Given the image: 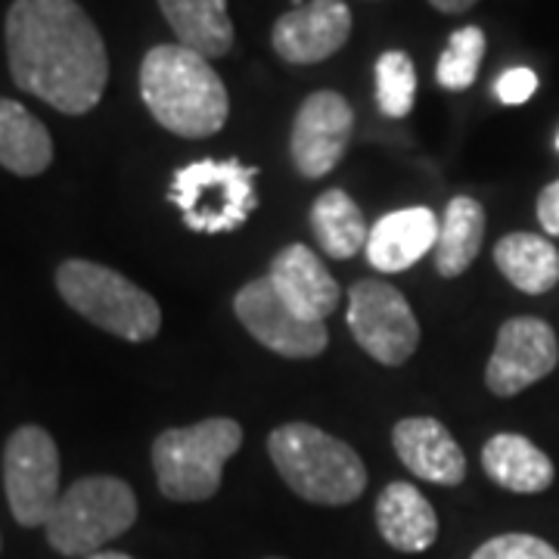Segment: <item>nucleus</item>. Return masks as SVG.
<instances>
[{
  "instance_id": "nucleus-18",
  "label": "nucleus",
  "mask_w": 559,
  "mask_h": 559,
  "mask_svg": "<svg viewBox=\"0 0 559 559\" xmlns=\"http://www.w3.org/2000/svg\"><path fill=\"white\" fill-rule=\"evenodd\" d=\"M481 466L488 479L513 495H540L554 485V463L535 441L516 432H500L481 448Z\"/></svg>"
},
{
  "instance_id": "nucleus-11",
  "label": "nucleus",
  "mask_w": 559,
  "mask_h": 559,
  "mask_svg": "<svg viewBox=\"0 0 559 559\" xmlns=\"http://www.w3.org/2000/svg\"><path fill=\"white\" fill-rule=\"evenodd\" d=\"M559 360V342L540 318H510L498 333V345L485 367V382L498 399H513L535 385Z\"/></svg>"
},
{
  "instance_id": "nucleus-20",
  "label": "nucleus",
  "mask_w": 559,
  "mask_h": 559,
  "mask_svg": "<svg viewBox=\"0 0 559 559\" xmlns=\"http://www.w3.org/2000/svg\"><path fill=\"white\" fill-rule=\"evenodd\" d=\"M159 10L178 35L180 47L197 50L205 60L224 57L234 47L227 0H159Z\"/></svg>"
},
{
  "instance_id": "nucleus-2",
  "label": "nucleus",
  "mask_w": 559,
  "mask_h": 559,
  "mask_svg": "<svg viewBox=\"0 0 559 559\" xmlns=\"http://www.w3.org/2000/svg\"><path fill=\"white\" fill-rule=\"evenodd\" d=\"M140 97L165 131L187 140L212 138L230 116L218 72L190 47L159 44L140 62Z\"/></svg>"
},
{
  "instance_id": "nucleus-3",
  "label": "nucleus",
  "mask_w": 559,
  "mask_h": 559,
  "mask_svg": "<svg viewBox=\"0 0 559 559\" xmlns=\"http://www.w3.org/2000/svg\"><path fill=\"white\" fill-rule=\"evenodd\" d=\"M267 454L283 481L311 503L342 507L364 495L367 466L352 444L311 423H286L271 432Z\"/></svg>"
},
{
  "instance_id": "nucleus-23",
  "label": "nucleus",
  "mask_w": 559,
  "mask_h": 559,
  "mask_svg": "<svg viewBox=\"0 0 559 559\" xmlns=\"http://www.w3.org/2000/svg\"><path fill=\"white\" fill-rule=\"evenodd\" d=\"M311 230L330 259H352L367 249L370 224L345 190H326L311 209Z\"/></svg>"
},
{
  "instance_id": "nucleus-16",
  "label": "nucleus",
  "mask_w": 559,
  "mask_h": 559,
  "mask_svg": "<svg viewBox=\"0 0 559 559\" xmlns=\"http://www.w3.org/2000/svg\"><path fill=\"white\" fill-rule=\"evenodd\" d=\"M436 240H439V218L432 215V209L414 205V209L389 212L370 227L367 261L382 274H399L414 267L426 252H432Z\"/></svg>"
},
{
  "instance_id": "nucleus-27",
  "label": "nucleus",
  "mask_w": 559,
  "mask_h": 559,
  "mask_svg": "<svg viewBox=\"0 0 559 559\" xmlns=\"http://www.w3.org/2000/svg\"><path fill=\"white\" fill-rule=\"evenodd\" d=\"M538 91V75L532 69H510L503 72L495 84V94L500 97V103L507 106H520L525 103L532 94Z\"/></svg>"
},
{
  "instance_id": "nucleus-5",
  "label": "nucleus",
  "mask_w": 559,
  "mask_h": 559,
  "mask_svg": "<svg viewBox=\"0 0 559 559\" xmlns=\"http://www.w3.org/2000/svg\"><path fill=\"white\" fill-rule=\"evenodd\" d=\"M242 426L230 417L168 429L153 444V469L168 500L200 503L218 495L224 463L240 451Z\"/></svg>"
},
{
  "instance_id": "nucleus-6",
  "label": "nucleus",
  "mask_w": 559,
  "mask_h": 559,
  "mask_svg": "<svg viewBox=\"0 0 559 559\" xmlns=\"http://www.w3.org/2000/svg\"><path fill=\"white\" fill-rule=\"evenodd\" d=\"M138 522V498L116 476H87L66 488L44 525L47 544L62 557H94L103 544Z\"/></svg>"
},
{
  "instance_id": "nucleus-12",
  "label": "nucleus",
  "mask_w": 559,
  "mask_h": 559,
  "mask_svg": "<svg viewBox=\"0 0 559 559\" xmlns=\"http://www.w3.org/2000/svg\"><path fill=\"white\" fill-rule=\"evenodd\" d=\"M352 128H355V112L336 91H318L301 103L289 138L293 165L301 178L330 175L345 156Z\"/></svg>"
},
{
  "instance_id": "nucleus-13",
  "label": "nucleus",
  "mask_w": 559,
  "mask_h": 559,
  "mask_svg": "<svg viewBox=\"0 0 559 559\" xmlns=\"http://www.w3.org/2000/svg\"><path fill=\"white\" fill-rule=\"evenodd\" d=\"M352 38V10L345 0H308L274 22L271 44L280 60L314 66L340 53Z\"/></svg>"
},
{
  "instance_id": "nucleus-4",
  "label": "nucleus",
  "mask_w": 559,
  "mask_h": 559,
  "mask_svg": "<svg viewBox=\"0 0 559 559\" xmlns=\"http://www.w3.org/2000/svg\"><path fill=\"white\" fill-rule=\"evenodd\" d=\"M57 289L72 311L119 340L150 342L159 336V301L106 264L84 259L62 261L57 267Z\"/></svg>"
},
{
  "instance_id": "nucleus-1",
  "label": "nucleus",
  "mask_w": 559,
  "mask_h": 559,
  "mask_svg": "<svg viewBox=\"0 0 559 559\" xmlns=\"http://www.w3.org/2000/svg\"><path fill=\"white\" fill-rule=\"evenodd\" d=\"M7 60L13 84L62 116L91 112L109 81L100 28L79 0H13Z\"/></svg>"
},
{
  "instance_id": "nucleus-19",
  "label": "nucleus",
  "mask_w": 559,
  "mask_h": 559,
  "mask_svg": "<svg viewBox=\"0 0 559 559\" xmlns=\"http://www.w3.org/2000/svg\"><path fill=\"white\" fill-rule=\"evenodd\" d=\"M53 162V138L22 103L0 97V165L20 178H38Z\"/></svg>"
},
{
  "instance_id": "nucleus-15",
  "label": "nucleus",
  "mask_w": 559,
  "mask_h": 559,
  "mask_svg": "<svg viewBox=\"0 0 559 559\" xmlns=\"http://www.w3.org/2000/svg\"><path fill=\"white\" fill-rule=\"evenodd\" d=\"M401 463L426 481L454 488L466 479V457L451 432L432 417L401 419L392 432Z\"/></svg>"
},
{
  "instance_id": "nucleus-31",
  "label": "nucleus",
  "mask_w": 559,
  "mask_h": 559,
  "mask_svg": "<svg viewBox=\"0 0 559 559\" xmlns=\"http://www.w3.org/2000/svg\"><path fill=\"white\" fill-rule=\"evenodd\" d=\"M557 150H559V134H557Z\"/></svg>"
},
{
  "instance_id": "nucleus-32",
  "label": "nucleus",
  "mask_w": 559,
  "mask_h": 559,
  "mask_svg": "<svg viewBox=\"0 0 559 559\" xmlns=\"http://www.w3.org/2000/svg\"><path fill=\"white\" fill-rule=\"evenodd\" d=\"M271 559H277V557H271Z\"/></svg>"
},
{
  "instance_id": "nucleus-17",
  "label": "nucleus",
  "mask_w": 559,
  "mask_h": 559,
  "mask_svg": "<svg viewBox=\"0 0 559 559\" xmlns=\"http://www.w3.org/2000/svg\"><path fill=\"white\" fill-rule=\"evenodd\" d=\"M377 525L385 544L401 554H423L439 538V516L417 485L392 481L377 500Z\"/></svg>"
},
{
  "instance_id": "nucleus-30",
  "label": "nucleus",
  "mask_w": 559,
  "mask_h": 559,
  "mask_svg": "<svg viewBox=\"0 0 559 559\" xmlns=\"http://www.w3.org/2000/svg\"><path fill=\"white\" fill-rule=\"evenodd\" d=\"M84 559H134V557H128V554H112V550H100V554H94V557H84Z\"/></svg>"
},
{
  "instance_id": "nucleus-25",
  "label": "nucleus",
  "mask_w": 559,
  "mask_h": 559,
  "mask_svg": "<svg viewBox=\"0 0 559 559\" xmlns=\"http://www.w3.org/2000/svg\"><path fill=\"white\" fill-rule=\"evenodd\" d=\"M481 57H485V35L479 25H466L448 40L439 69H436V79L444 91H466L479 75Z\"/></svg>"
},
{
  "instance_id": "nucleus-24",
  "label": "nucleus",
  "mask_w": 559,
  "mask_h": 559,
  "mask_svg": "<svg viewBox=\"0 0 559 559\" xmlns=\"http://www.w3.org/2000/svg\"><path fill=\"white\" fill-rule=\"evenodd\" d=\"M417 97V69L407 53L389 50L377 62V103L382 116L389 119H404L414 109Z\"/></svg>"
},
{
  "instance_id": "nucleus-26",
  "label": "nucleus",
  "mask_w": 559,
  "mask_h": 559,
  "mask_svg": "<svg viewBox=\"0 0 559 559\" xmlns=\"http://www.w3.org/2000/svg\"><path fill=\"white\" fill-rule=\"evenodd\" d=\"M469 559H559V550L544 538L510 532V535L485 540Z\"/></svg>"
},
{
  "instance_id": "nucleus-7",
  "label": "nucleus",
  "mask_w": 559,
  "mask_h": 559,
  "mask_svg": "<svg viewBox=\"0 0 559 559\" xmlns=\"http://www.w3.org/2000/svg\"><path fill=\"white\" fill-rule=\"evenodd\" d=\"M255 168L240 159H202L183 165L171 180V202L180 209L183 224L197 234L237 230L255 212Z\"/></svg>"
},
{
  "instance_id": "nucleus-21",
  "label": "nucleus",
  "mask_w": 559,
  "mask_h": 559,
  "mask_svg": "<svg viewBox=\"0 0 559 559\" xmlns=\"http://www.w3.org/2000/svg\"><path fill=\"white\" fill-rule=\"evenodd\" d=\"M500 274L528 296H544L559 283V252L538 234H507L495 246Z\"/></svg>"
},
{
  "instance_id": "nucleus-22",
  "label": "nucleus",
  "mask_w": 559,
  "mask_h": 559,
  "mask_svg": "<svg viewBox=\"0 0 559 559\" xmlns=\"http://www.w3.org/2000/svg\"><path fill=\"white\" fill-rule=\"evenodd\" d=\"M485 240V212L469 197H454L444 209V218L439 224V240H436V267L441 277H460L476 255Z\"/></svg>"
},
{
  "instance_id": "nucleus-14",
  "label": "nucleus",
  "mask_w": 559,
  "mask_h": 559,
  "mask_svg": "<svg viewBox=\"0 0 559 559\" xmlns=\"http://www.w3.org/2000/svg\"><path fill=\"white\" fill-rule=\"evenodd\" d=\"M267 277L274 283L280 299L301 320H311V323H323L336 311L342 299L340 283L326 271V264L301 242H293L277 252Z\"/></svg>"
},
{
  "instance_id": "nucleus-29",
  "label": "nucleus",
  "mask_w": 559,
  "mask_h": 559,
  "mask_svg": "<svg viewBox=\"0 0 559 559\" xmlns=\"http://www.w3.org/2000/svg\"><path fill=\"white\" fill-rule=\"evenodd\" d=\"M439 13H466L476 0H429Z\"/></svg>"
},
{
  "instance_id": "nucleus-10",
  "label": "nucleus",
  "mask_w": 559,
  "mask_h": 559,
  "mask_svg": "<svg viewBox=\"0 0 559 559\" xmlns=\"http://www.w3.org/2000/svg\"><path fill=\"white\" fill-rule=\"evenodd\" d=\"M234 311L242 326L264 348L277 352L283 358H318L330 342L323 323L301 320L286 301L280 299L271 277L246 283L234 299Z\"/></svg>"
},
{
  "instance_id": "nucleus-8",
  "label": "nucleus",
  "mask_w": 559,
  "mask_h": 559,
  "mask_svg": "<svg viewBox=\"0 0 559 559\" xmlns=\"http://www.w3.org/2000/svg\"><path fill=\"white\" fill-rule=\"evenodd\" d=\"M3 488L13 520L25 528L47 525L60 500V451L40 426H20L3 448Z\"/></svg>"
},
{
  "instance_id": "nucleus-28",
  "label": "nucleus",
  "mask_w": 559,
  "mask_h": 559,
  "mask_svg": "<svg viewBox=\"0 0 559 559\" xmlns=\"http://www.w3.org/2000/svg\"><path fill=\"white\" fill-rule=\"evenodd\" d=\"M538 221L550 237H559V180L547 183V187L540 190Z\"/></svg>"
},
{
  "instance_id": "nucleus-9",
  "label": "nucleus",
  "mask_w": 559,
  "mask_h": 559,
  "mask_svg": "<svg viewBox=\"0 0 559 559\" xmlns=\"http://www.w3.org/2000/svg\"><path fill=\"white\" fill-rule=\"evenodd\" d=\"M348 330L360 348L385 367H401L419 345L417 314L385 280H360L352 286Z\"/></svg>"
}]
</instances>
